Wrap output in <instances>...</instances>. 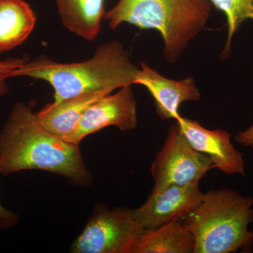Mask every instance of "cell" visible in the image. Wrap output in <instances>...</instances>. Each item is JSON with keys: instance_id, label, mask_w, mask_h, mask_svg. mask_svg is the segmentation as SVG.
Instances as JSON below:
<instances>
[{"instance_id": "obj_1", "label": "cell", "mask_w": 253, "mask_h": 253, "mask_svg": "<svg viewBox=\"0 0 253 253\" xmlns=\"http://www.w3.org/2000/svg\"><path fill=\"white\" fill-rule=\"evenodd\" d=\"M32 169L59 174L80 186L91 181L79 145L50 132L28 105L18 102L0 130V170L9 175Z\"/></svg>"}, {"instance_id": "obj_2", "label": "cell", "mask_w": 253, "mask_h": 253, "mask_svg": "<svg viewBox=\"0 0 253 253\" xmlns=\"http://www.w3.org/2000/svg\"><path fill=\"white\" fill-rule=\"evenodd\" d=\"M139 68L118 41L98 46L91 59L72 63L51 61L44 56L25 63L19 76L47 82L54 90V101L89 91L111 93L132 85Z\"/></svg>"}, {"instance_id": "obj_3", "label": "cell", "mask_w": 253, "mask_h": 253, "mask_svg": "<svg viewBox=\"0 0 253 253\" xmlns=\"http://www.w3.org/2000/svg\"><path fill=\"white\" fill-rule=\"evenodd\" d=\"M211 10L208 0H119L104 19L112 29L126 23L159 32L163 56L174 63L206 27Z\"/></svg>"}, {"instance_id": "obj_4", "label": "cell", "mask_w": 253, "mask_h": 253, "mask_svg": "<svg viewBox=\"0 0 253 253\" xmlns=\"http://www.w3.org/2000/svg\"><path fill=\"white\" fill-rule=\"evenodd\" d=\"M182 222L194 237V253L246 251L253 245V198L225 188L210 190Z\"/></svg>"}, {"instance_id": "obj_5", "label": "cell", "mask_w": 253, "mask_h": 253, "mask_svg": "<svg viewBox=\"0 0 253 253\" xmlns=\"http://www.w3.org/2000/svg\"><path fill=\"white\" fill-rule=\"evenodd\" d=\"M144 229L133 209L99 207L94 211L71 251L75 253H131Z\"/></svg>"}, {"instance_id": "obj_6", "label": "cell", "mask_w": 253, "mask_h": 253, "mask_svg": "<svg viewBox=\"0 0 253 253\" xmlns=\"http://www.w3.org/2000/svg\"><path fill=\"white\" fill-rule=\"evenodd\" d=\"M212 168L211 158L190 145L176 121L151 164L154 189L199 184Z\"/></svg>"}, {"instance_id": "obj_7", "label": "cell", "mask_w": 253, "mask_h": 253, "mask_svg": "<svg viewBox=\"0 0 253 253\" xmlns=\"http://www.w3.org/2000/svg\"><path fill=\"white\" fill-rule=\"evenodd\" d=\"M136 125V101L131 85H127L115 94L105 95L91 105L77 127L64 140L79 145L86 136L107 126L126 131L134 129Z\"/></svg>"}, {"instance_id": "obj_8", "label": "cell", "mask_w": 253, "mask_h": 253, "mask_svg": "<svg viewBox=\"0 0 253 253\" xmlns=\"http://www.w3.org/2000/svg\"><path fill=\"white\" fill-rule=\"evenodd\" d=\"M199 184L169 185L153 189L147 200L134 209V217L144 231H151L175 219H183L203 199Z\"/></svg>"}, {"instance_id": "obj_9", "label": "cell", "mask_w": 253, "mask_h": 253, "mask_svg": "<svg viewBox=\"0 0 253 253\" xmlns=\"http://www.w3.org/2000/svg\"><path fill=\"white\" fill-rule=\"evenodd\" d=\"M175 121L190 145L211 158L213 168L230 175H245L244 155L231 142V133L221 129H206L198 121L181 116Z\"/></svg>"}, {"instance_id": "obj_10", "label": "cell", "mask_w": 253, "mask_h": 253, "mask_svg": "<svg viewBox=\"0 0 253 253\" xmlns=\"http://www.w3.org/2000/svg\"><path fill=\"white\" fill-rule=\"evenodd\" d=\"M134 84L145 86L154 98L156 113L162 120L181 117L179 109L185 101H197L201 93L192 78L174 81L161 76L159 73L141 63Z\"/></svg>"}, {"instance_id": "obj_11", "label": "cell", "mask_w": 253, "mask_h": 253, "mask_svg": "<svg viewBox=\"0 0 253 253\" xmlns=\"http://www.w3.org/2000/svg\"><path fill=\"white\" fill-rule=\"evenodd\" d=\"M105 91H89L54 101L37 113L40 122L50 132L65 139L77 127L86 109L105 95Z\"/></svg>"}, {"instance_id": "obj_12", "label": "cell", "mask_w": 253, "mask_h": 253, "mask_svg": "<svg viewBox=\"0 0 253 253\" xmlns=\"http://www.w3.org/2000/svg\"><path fill=\"white\" fill-rule=\"evenodd\" d=\"M36 21V13L25 0H0V54L23 44Z\"/></svg>"}, {"instance_id": "obj_13", "label": "cell", "mask_w": 253, "mask_h": 253, "mask_svg": "<svg viewBox=\"0 0 253 253\" xmlns=\"http://www.w3.org/2000/svg\"><path fill=\"white\" fill-rule=\"evenodd\" d=\"M56 3L68 31L88 41L97 38L106 12L104 0H56Z\"/></svg>"}, {"instance_id": "obj_14", "label": "cell", "mask_w": 253, "mask_h": 253, "mask_svg": "<svg viewBox=\"0 0 253 253\" xmlns=\"http://www.w3.org/2000/svg\"><path fill=\"white\" fill-rule=\"evenodd\" d=\"M194 250L192 234L182 219H175L154 230L144 231L131 253H194Z\"/></svg>"}, {"instance_id": "obj_15", "label": "cell", "mask_w": 253, "mask_h": 253, "mask_svg": "<svg viewBox=\"0 0 253 253\" xmlns=\"http://www.w3.org/2000/svg\"><path fill=\"white\" fill-rule=\"evenodd\" d=\"M219 11L224 13L227 24V38L221 59L229 58L233 38L244 21H253V0H208Z\"/></svg>"}, {"instance_id": "obj_16", "label": "cell", "mask_w": 253, "mask_h": 253, "mask_svg": "<svg viewBox=\"0 0 253 253\" xmlns=\"http://www.w3.org/2000/svg\"><path fill=\"white\" fill-rule=\"evenodd\" d=\"M26 58H9L0 61V96H5L9 91L6 80L19 76V71L28 62Z\"/></svg>"}, {"instance_id": "obj_17", "label": "cell", "mask_w": 253, "mask_h": 253, "mask_svg": "<svg viewBox=\"0 0 253 253\" xmlns=\"http://www.w3.org/2000/svg\"><path fill=\"white\" fill-rule=\"evenodd\" d=\"M0 175H1V170ZM18 218V214L6 209L0 204V230H6L14 227L17 224Z\"/></svg>"}, {"instance_id": "obj_18", "label": "cell", "mask_w": 253, "mask_h": 253, "mask_svg": "<svg viewBox=\"0 0 253 253\" xmlns=\"http://www.w3.org/2000/svg\"><path fill=\"white\" fill-rule=\"evenodd\" d=\"M235 141L238 144L253 149V125L246 130L239 131L235 136Z\"/></svg>"}, {"instance_id": "obj_19", "label": "cell", "mask_w": 253, "mask_h": 253, "mask_svg": "<svg viewBox=\"0 0 253 253\" xmlns=\"http://www.w3.org/2000/svg\"><path fill=\"white\" fill-rule=\"evenodd\" d=\"M252 251H253V245Z\"/></svg>"}]
</instances>
